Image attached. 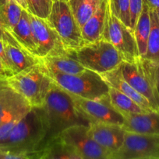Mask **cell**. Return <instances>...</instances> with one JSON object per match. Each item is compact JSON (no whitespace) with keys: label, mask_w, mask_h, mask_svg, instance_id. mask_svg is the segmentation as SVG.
<instances>
[{"label":"cell","mask_w":159,"mask_h":159,"mask_svg":"<svg viewBox=\"0 0 159 159\" xmlns=\"http://www.w3.org/2000/svg\"><path fill=\"white\" fill-rule=\"evenodd\" d=\"M48 126L41 107H32L16 124L0 147L28 154L37 159V150L46 141Z\"/></svg>","instance_id":"cell-1"},{"label":"cell","mask_w":159,"mask_h":159,"mask_svg":"<svg viewBox=\"0 0 159 159\" xmlns=\"http://www.w3.org/2000/svg\"><path fill=\"white\" fill-rule=\"evenodd\" d=\"M41 107L48 126L46 140L58 136L64 130L73 126L90 125L76 108L71 95L55 82Z\"/></svg>","instance_id":"cell-2"},{"label":"cell","mask_w":159,"mask_h":159,"mask_svg":"<svg viewBox=\"0 0 159 159\" xmlns=\"http://www.w3.org/2000/svg\"><path fill=\"white\" fill-rule=\"evenodd\" d=\"M9 85L27 100L31 107H41L54 83L39 62L26 69L6 77Z\"/></svg>","instance_id":"cell-3"},{"label":"cell","mask_w":159,"mask_h":159,"mask_svg":"<svg viewBox=\"0 0 159 159\" xmlns=\"http://www.w3.org/2000/svg\"><path fill=\"white\" fill-rule=\"evenodd\" d=\"M47 73L56 85L73 96L84 99H99L108 95L109 85L101 75L91 70L85 69L74 75L48 71Z\"/></svg>","instance_id":"cell-4"},{"label":"cell","mask_w":159,"mask_h":159,"mask_svg":"<svg viewBox=\"0 0 159 159\" xmlns=\"http://www.w3.org/2000/svg\"><path fill=\"white\" fill-rule=\"evenodd\" d=\"M68 54L78 61L86 69L98 74L112 71L123 61V57L115 47L103 38L84 44L78 49L68 52Z\"/></svg>","instance_id":"cell-5"},{"label":"cell","mask_w":159,"mask_h":159,"mask_svg":"<svg viewBox=\"0 0 159 159\" xmlns=\"http://www.w3.org/2000/svg\"><path fill=\"white\" fill-rule=\"evenodd\" d=\"M46 20L59 34L67 52L84 44L81 29L67 0H52L51 12Z\"/></svg>","instance_id":"cell-6"},{"label":"cell","mask_w":159,"mask_h":159,"mask_svg":"<svg viewBox=\"0 0 159 159\" xmlns=\"http://www.w3.org/2000/svg\"><path fill=\"white\" fill-rule=\"evenodd\" d=\"M102 38L110 42L123 57V61L134 62L140 57L133 31L108 10Z\"/></svg>","instance_id":"cell-7"},{"label":"cell","mask_w":159,"mask_h":159,"mask_svg":"<svg viewBox=\"0 0 159 159\" xmlns=\"http://www.w3.org/2000/svg\"><path fill=\"white\" fill-rule=\"evenodd\" d=\"M88 128L85 125L73 126L64 130L58 136L81 159H112V154L90 137Z\"/></svg>","instance_id":"cell-8"},{"label":"cell","mask_w":159,"mask_h":159,"mask_svg":"<svg viewBox=\"0 0 159 159\" xmlns=\"http://www.w3.org/2000/svg\"><path fill=\"white\" fill-rule=\"evenodd\" d=\"M71 96L76 108L90 124H124L125 117L112 107L108 95L99 99H84L73 95Z\"/></svg>","instance_id":"cell-9"},{"label":"cell","mask_w":159,"mask_h":159,"mask_svg":"<svg viewBox=\"0 0 159 159\" xmlns=\"http://www.w3.org/2000/svg\"><path fill=\"white\" fill-rule=\"evenodd\" d=\"M112 159H159V135L126 131L124 142Z\"/></svg>","instance_id":"cell-10"},{"label":"cell","mask_w":159,"mask_h":159,"mask_svg":"<svg viewBox=\"0 0 159 159\" xmlns=\"http://www.w3.org/2000/svg\"><path fill=\"white\" fill-rule=\"evenodd\" d=\"M29 17L39 58L68 54L60 37L46 19L37 17L30 12Z\"/></svg>","instance_id":"cell-11"},{"label":"cell","mask_w":159,"mask_h":159,"mask_svg":"<svg viewBox=\"0 0 159 159\" xmlns=\"http://www.w3.org/2000/svg\"><path fill=\"white\" fill-rule=\"evenodd\" d=\"M120 68L126 82L149 101L154 111H159V99L141 57L134 62L123 61Z\"/></svg>","instance_id":"cell-12"},{"label":"cell","mask_w":159,"mask_h":159,"mask_svg":"<svg viewBox=\"0 0 159 159\" xmlns=\"http://www.w3.org/2000/svg\"><path fill=\"white\" fill-rule=\"evenodd\" d=\"M88 133L100 146L112 154V156L123 145L126 130L123 126L108 124H92Z\"/></svg>","instance_id":"cell-13"},{"label":"cell","mask_w":159,"mask_h":159,"mask_svg":"<svg viewBox=\"0 0 159 159\" xmlns=\"http://www.w3.org/2000/svg\"><path fill=\"white\" fill-rule=\"evenodd\" d=\"M123 129L127 132L159 135V111L126 115Z\"/></svg>","instance_id":"cell-14"},{"label":"cell","mask_w":159,"mask_h":159,"mask_svg":"<svg viewBox=\"0 0 159 159\" xmlns=\"http://www.w3.org/2000/svg\"><path fill=\"white\" fill-rule=\"evenodd\" d=\"M109 7L110 0H103L94 13L81 27V34L84 44L93 43L102 39Z\"/></svg>","instance_id":"cell-15"},{"label":"cell","mask_w":159,"mask_h":159,"mask_svg":"<svg viewBox=\"0 0 159 159\" xmlns=\"http://www.w3.org/2000/svg\"><path fill=\"white\" fill-rule=\"evenodd\" d=\"M102 79L106 82V83L111 87L116 89L118 91L123 93L126 96H129V98L135 101L138 105L143 107L147 111H154L152 110L149 101L146 99L143 96L136 91L129 83L126 81L122 74L121 68L120 65L118 68L112 70V71H107V72L100 74Z\"/></svg>","instance_id":"cell-16"},{"label":"cell","mask_w":159,"mask_h":159,"mask_svg":"<svg viewBox=\"0 0 159 159\" xmlns=\"http://www.w3.org/2000/svg\"><path fill=\"white\" fill-rule=\"evenodd\" d=\"M40 64L47 71L51 73L74 75L86 69L78 61L68 54L41 57Z\"/></svg>","instance_id":"cell-17"},{"label":"cell","mask_w":159,"mask_h":159,"mask_svg":"<svg viewBox=\"0 0 159 159\" xmlns=\"http://www.w3.org/2000/svg\"><path fill=\"white\" fill-rule=\"evenodd\" d=\"M37 159H81L59 136L46 140L37 150Z\"/></svg>","instance_id":"cell-18"},{"label":"cell","mask_w":159,"mask_h":159,"mask_svg":"<svg viewBox=\"0 0 159 159\" xmlns=\"http://www.w3.org/2000/svg\"><path fill=\"white\" fill-rule=\"evenodd\" d=\"M6 52L14 70V74L40 62V58L26 51L20 44L3 42Z\"/></svg>","instance_id":"cell-19"},{"label":"cell","mask_w":159,"mask_h":159,"mask_svg":"<svg viewBox=\"0 0 159 159\" xmlns=\"http://www.w3.org/2000/svg\"><path fill=\"white\" fill-rule=\"evenodd\" d=\"M11 34L23 48L37 57V47L34 40L29 12L27 10L23 9L21 17L12 29Z\"/></svg>","instance_id":"cell-20"},{"label":"cell","mask_w":159,"mask_h":159,"mask_svg":"<svg viewBox=\"0 0 159 159\" xmlns=\"http://www.w3.org/2000/svg\"><path fill=\"white\" fill-rule=\"evenodd\" d=\"M31 106L24 97H22L11 107L0 124V143L8 136L23 115L31 109Z\"/></svg>","instance_id":"cell-21"},{"label":"cell","mask_w":159,"mask_h":159,"mask_svg":"<svg viewBox=\"0 0 159 159\" xmlns=\"http://www.w3.org/2000/svg\"><path fill=\"white\" fill-rule=\"evenodd\" d=\"M151 30V16L150 9L143 2V8L133 30L136 42L138 48L140 57H144L147 51V43Z\"/></svg>","instance_id":"cell-22"},{"label":"cell","mask_w":159,"mask_h":159,"mask_svg":"<svg viewBox=\"0 0 159 159\" xmlns=\"http://www.w3.org/2000/svg\"><path fill=\"white\" fill-rule=\"evenodd\" d=\"M108 96L110 102L112 107L121 113L123 116L126 115L142 113L147 111L146 110L140 107L135 101L132 100L129 96H126L113 87L109 86Z\"/></svg>","instance_id":"cell-23"},{"label":"cell","mask_w":159,"mask_h":159,"mask_svg":"<svg viewBox=\"0 0 159 159\" xmlns=\"http://www.w3.org/2000/svg\"><path fill=\"white\" fill-rule=\"evenodd\" d=\"M102 1L103 0H67L80 29L94 13Z\"/></svg>","instance_id":"cell-24"},{"label":"cell","mask_w":159,"mask_h":159,"mask_svg":"<svg viewBox=\"0 0 159 159\" xmlns=\"http://www.w3.org/2000/svg\"><path fill=\"white\" fill-rule=\"evenodd\" d=\"M151 30L147 43V51L144 57L153 63H159V20L155 10L150 9Z\"/></svg>","instance_id":"cell-25"},{"label":"cell","mask_w":159,"mask_h":159,"mask_svg":"<svg viewBox=\"0 0 159 159\" xmlns=\"http://www.w3.org/2000/svg\"><path fill=\"white\" fill-rule=\"evenodd\" d=\"M22 97L9 85L6 76L0 77V124L8 110Z\"/></svg>","instance_id":"cell-26"},{"label":"cell","mask_w":159,"mask_h":159,"mask_svg":"<svg viewBox=\"0 0 159 159\" xmlns=\"http://www.w3.org/2000/svg\"><path fill=\"white\" fill-rule=\"evenodd\" d=\"M110 9L118 20L130 28L129 0H110Z\"/></svg>","instance_id":"cell-27"},{"label":"cell","mask_w":159,"mask_h":159,"mask_svg":"<svg viewBox=\"0 0 159 159\" xmlns=\"http://www.w3.org/2000/svg\"><path fill=\"white\" fill-rule=\"evenodd\" d=\"M23 8L14 0H6L5 4V16L8 30L12 33L14 26L17 24L21 17Z\"/></svg>","instance_id":"cell-28"},{"label":"cell","mask_w":159,"mask_h":159,"mask_svg":"<svg viewBox=\"0 0 159 159\" xmlns=\"http://www.w3.org/2000/svg\"><path fill=\"white\" fill-rule=\"evenodd\" d=\"M27 11L32 15L47 19L51 12L52 0H26Z\"/></svg>","instance_id":"cell-29"},{"label":"cell","mask_w":159,"mask_h":159,"mask_svg":"<svg viewBox=\"0 0 159 159\" xmlns=\"http://www.w3.org/2000/svg\"><path fill=\"white\" fill-rule=\"evenodd\" d=\"M5 4L6 0H0V39L3 42H9L14 44L20 43L12 36V34L8 30L5 16Z\"/></svg>","instance_id":"cell-30"},{"label":"cell","mask_w":159,"mask_h":159,"mask_svg":"<svg viewBox=\"0 0 159 159\" xmlns=\"http://www.w3.org/2000/svg\"><path fill=\"white\" fill-rule=\"evenodd\" d=\"M143 66L147 72L148 75L151 78V82L155 89L156 94L159 99V63H153L147 59L142 58Z\"/></svg>","instance_id":"cell-31"},{"label":"cell","mask_w":159,"mask_h":159,"mask_svg":"<svg viewBox=\"0 0 159 159\" xmlns=\"http://www.w3.org/2000/svg\"><path fill=\"white\" fill-rule=\"evenodd\" d=\"M143 0H129L130 9V28L133 31L143 8Z\"/></svg>","instance_id":"cell-32"},{"label":"cell","mask_w":159,"mask_h":159,"mask_svg":"<svg viewBox=\"0 0 159 159\" xmlns=\"http://www.w3.org/2000/svg\"><path fill=\"white\" fill-rule=\"evenodd\" d=\"M0 63H1L7 77L14 75L13 68H12V64L8 57L4 48V43L1 39H0Z\"/></svg>","instance_id":"cell-33"},{"label":"cell","mask_w":159,"mask_h":159,"mask_svg":"<svg viewBox=\"0 0 159 159\" xmlns=\"http://www.w3.org/2000/svg\"><path fill=\"white\" fill-rule=\"evenodd\" d=\"M0 159H31L28 154L0 147Z\"/></svg>","instance_id":"cell-34"},{"label":"cell","mask_w":159,"mask_h":159,"mask_svg":"<svg viewBox=\"0 0 159 159\" xmlns=\"http://www.w3.org/2000/svg\"><path fill=\"white\" fill-rule=\"evenodd\" d=\"M143 2L147 5L150 9L157 10L159 9V0H143Z\"/></svg>","instance_id":"cell-35"},{"label":"cell","mask_w":159,"mask_h":159,"mask_svg":"<svg viewBox=\"0 0 159 159\" xmlns=\"http://www.w3.org/2000/svg\"><path fill=\"white\" fill-rule=\"evenodd\" d=\"M14 1H15L17 4L20 5L23 9H26V10L28 9L27 2H26V0H14Z\"/></svg>","instance_id":"cell-36"},{"label":"cell","mask_w":159,"mask_h":159,"mask_svg":"<svg viewBox=\"0 0 159 159\" xmlns=\"http://www.w3.org/2000/svg\"><path fill=\"white\" fill-rule=\"evenodd\" d=\"M1 76H6V72H5L4 69H3L1 63H0V77H1ZM6 77H7V76H6Z\"/></svg>","instance_id":"cell-37"},{"label":"cell","mask_w":159,"mask_h":159,"mask_svg":"<svg viewBox=\"0 0 159 159\" xmlns=\"http://www.w3.org/2000/svg\"><path fill=\"white\" fill-rule=\"evenodd\" d=\"M156 12H157V18H158V20H159V9H157V10H155Z\"/></svg>","instance_id":"cell-38"}]
</instances>
